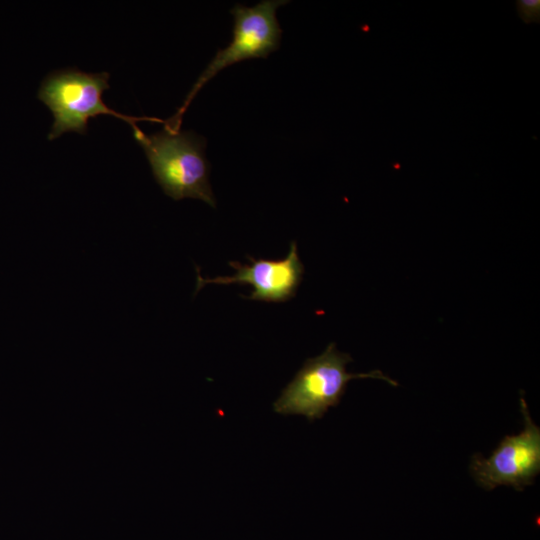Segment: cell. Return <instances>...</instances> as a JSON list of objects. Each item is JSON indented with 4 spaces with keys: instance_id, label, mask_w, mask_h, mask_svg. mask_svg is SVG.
Listing matches in <instances>:
<instances>
[{
    "instance_id": "obj_1",
    "label": "cell",
    "mask_w": 540,
    "mask_h": 540,
    "mask_svg": "<svg viewBox=\"0 0 540 540\" xmlns=\"http://www.w3.org/2000/svg\"><path fill=\"white\" fill-rule=\"evenodd\" d=\"M133 136L149 161L163 192L174 200L195 198L216 207L209 182L210 163L205 156L206 139L193 132L166 127L154 134L133 129Z\"/></svg>"
},
{
    "instance_id": "obj_2",
    "label": "cell",
    "mask_w": 540,
    "mask_h": 540,
    "mask_svg": "<svg viewBox=\"0 0 540 540\" xmlns=\"http://www.w3.org/2000/svg\"><path fill=\"white\" fill-rule=\"evenodd\" d=\"M109 73H87L77 68H65L50 72L41 82L37 97L54 117L48 140H54L66 132L86 134L89 118L111 115L127 122L132 129L137 121L164 124L154 117H134L119 113L107 106L102 94L109 89Z\"/></svg>"
},
{
    "instance_id": "obj_3",
    "label": "cell",
    "mask_w": 540,
    "mask_h": 540,
    "mask_svg": "<svg viewBox=\"0 0 540 540\" xmlns=\"http://www.w3.org/2000/svg\"><path fill=\"white\" fill-rule=\"evenodd\" d=\"M351 361L349 354L339 352L335 343H330L321 355L304 362L274 402V411L282 415H303L313 421L339 404L351 379L374 378L398 385L379 370L356 374L347 372L346 365Z\"/></svg>"
},
{
    "instance_id": "obj_4",
    "label": "cell",
    "mask_w": 540,
    "mask_h": 540,
    "mask_svg": "<svg viewBox=\"0 0 540 540\" xmlns=\"http://www.w3.org/2000/svg\"><path fill=\"white\" fill-rule=\"evenodd\" d=\"M286 0H263L248 7L236 4L230 13L234 17L233 38L224 49H219L198 77L177 112L164 122L171 130H180L188 106L213 77L228 66L253 58L266 59L280 46L282 29L276 17L277 9Z\"/></svg>"
},
{
    "instance_id": "obj_5",
    "label": "cell",
    "mask_w": 540,
    "mask_h": 540,
    "mask_svg": "<svg viewBox=\"0 0 540 540\" xmlns=\"http://www.w3.org/2000/svg\"><path fill=\"white\" fill-rule=\"evenodd\" d=\"M520 402L524 430L503 438L490 457H472L471 474L485 490L507 485L522 491L533 484L540 472V428L533 422L523 397Z\"/></svg>"
},
{
    "instance_id": "obj_6",
    "label": "cell",
    "mask_w": 540,
    "mask_h": 540,
    "mask_svg": "<svg viewBox=\"0 0 540 540\" xmlns=\"http://www.w3.org/2000/svg\"><path fill=\"white\" fill-rule=\"evenodd\" d=\"M247 258L250 265L236 261L229 262L236 271L232 276L205 279L201 277L197 269L195 294L206 284L238 283L252 286L250 295L243 296L248 300L280 303L295 297L304 274V266L299 258L296 242H291L289 252L283 259H254L250 256Z\"/></svg>"
},
{
    "instance_id": "obj_7",
    "label": "cell",
    "mask_w": 540,
    "mask_h": 540,
    "mask_svg": "<svg viewBox=\"0 0 540 540\" xmlns=\"http://www.w3.org/2000/svg\"><path fill=\"white\" fill-rule=\"evenodd\" d=\"M517 8L520 17L526 22H539L540 1L539 0H520L517 1Z\"/></svg>"
}]
</instances>
